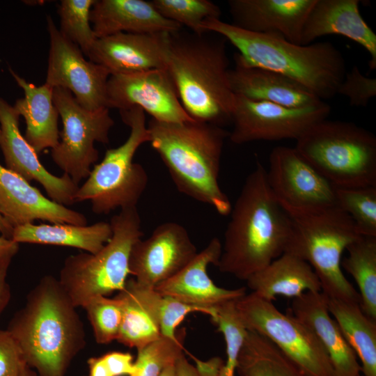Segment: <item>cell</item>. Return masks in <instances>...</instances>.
Instances as JSON below:
<instances>
[{
	"mask_svg": "<svg viewBox=\"0 0 376 376\" xmlns=\"http://www.w3.org/2000/svg\"><path fill=\"white\" fill-rule=\"evenodd\" d=\"M337 94L347 97L350 106L366 107L376 95V79L363 75L354 65L346 72Z\"/></svg>",
	"mask_w": 376,
	"mask_h": 376,
	"instance_id": "cell-39",
	"label": "cell"
},
{
	"mask_svg": "<svg viewBox=\"0 0 376 376\" xmlns=\"http://www.w3.org/2000/svg\"><path fill=\"white\" fill-rule=\"evenodd\" d=\"M328 311L359 360L363 376H376V321L359 303L326 296Z\"/></svg>",
	"mask_w": 376,
	"mask_h": 376,
	"instance_id": "cell-30",
	"label": "cell"
},
{
	"mask_svg": "<svg viewBox=\"0 0 376 376\" xmlns=\"http://www.w3.org/2000/svg\"><path fill=\"white\" fill-rule=\"evenodd\" d=\"M210 309L185 304L170 297L162 296L159 307V324L161 336L175 340L178 336L176 328L190 313L200 312L210 316Z\"/></svg>",
	"mask_w": 376,
	"mask_h": 376,
	"instance_id": "cell-40",
	"label": "cell"
},
{
	"mask_svg": "<svg viewBox=\"0 0 376 376\" xmlns=\"http://www.w3.org/2000/svg\"><path fill=\"white\" fill-rule=\"evenodd\" d=\"M58 279L42 276L7 330L37 376H65L86 345L83 322Z\"/></svg>",
	"mask_w": 376,
	"mask_h": 376,
	"instance_id": "cell-1",
	"label": "cell"
},
{
	"mask_svg": "<svg viewBox=\"0 0 376 376\" xmlns=\"http://www.w3.org/2000/svg\"><path fill=\"white\" fill-rule=\"evenodd\" d=\"M112 233L110 223L105 221L89 226L25 224L13 228L12 240L18 244L70 246L95 253L111 239Z\"/></svg>",
	"mask_w": 376,
	"mask_h": 376,
	"instance_id": "cell-29",
	"label": "cell"
},
{
	"mask_svg": "<svg viewBox=\"0 0 376 376\" xmlns=\"http://www.w3.org/2000/svg\"><path fill=\"white\" fill-rule=\"evenodd\" d=\"M150 142L178 190L229 215L232 204L219 183L221 158L229 132L222 127L191 120L163 123L151 119Z\"/></svg>",
	"mask_w": 376,
	"mask_h": 376,
	"instance_id": "cell-3",
	"label": "cell"
},
{
	"mask_svg": "<svg viewBox=\"0 0 376 376\" xmlns=\"http://www.w3.org/2000/svg\"><path fill=\"white\" fill-rule=\"evenodd\" d=\"M26 366L13 336L7 329H0V376H20Z\"/></svg>",
	"mask_w": 376,
	"mask_h": 376,
	"instance_id": "cell-41",
	"label": "cell"
},
{
	"mask_svg": "<svg viewBox=\"0 0 376 376\" xmlns=\"http://www.w3.org/2000/svg\"><path fill=\"white\" fill-rule=\"evenodd\" d=\"M295 148L335 187L376 185V137L354 123L318 122Z\"/></svg>",
	"mask_w": 376,
	"mask_h": 376,
	"instance_id": "cell-7",
	"label": "cell"
},
{
	"mask_svg": "<svg viewBox=\"0 0 376 376\" xmlns=\"http://www.w3.org/2000/svg\"><path fill=\"white\" fill-rule=\"evenodd\" d=\"M106 106L119 111L138 107L163 123L194 120L184 109L166 69L110 75Z\"/></svg>",
	"mask_w": 376,
	"mask_h": 376,
	"instance_id": "cell-15",
	"label": "cell"
},
{
	"mask_svg": "<svg viewBox=\"0 0 376 376\" xmlns=\"http://www.w3.org/2000/svg\"><path fill=\"white\" fill-rule=\"evenodd\" d=\"M20 376H37V374L33 369L27 366Z\"/></svg>",
	"mask_w": 376,
	"mask_h": 376,
	"instance_id": "cell-49",
	"label": "cell"
},
{
	"mask_svg": "<svg viewBox=\"0 0 376 376\" xmlns=\"http://www.w3.org/2000/svg\"><path fill=\"white\" fill-rule=\"evenodd\" d=\"M180 31L169 35L166 68L179 100L194 120L222 127L231 122L235 102L226 40Z\"/></svg>",
	"mask_w": 376,
	"mask_h": 376,
	"instance_id": "cell-5",
	"label": "cell"
},
{
	"mask_svg": "<svg viewBox=\"0 0 376 376\" xmlns=\"http://www.w3.org/2000/svg\"><path fill=\"white\" fill-rule=\"evenodd\" d=\"M53 102L61 118V141L52 149L54 162L79 184L87 178L99 158L95 142L107 144L114 121L109 109L88 110L81 107L68 90L53 88Z\"/></svg>",
	"mask_w": 376,
	"mask_h": 376,
	"instance_id": "cell-11",
	"label": "cell"
},
{
	"mask_svg": "<svg viewBox=\"0 0 376 376\" xmlns=\"http://www.w3.org/2000/svg\"><path fill=\"white\" fill-rule=\"evenodd\" d=\"M155 9L164 18L185 26L196 35H204L202 24L207 19H219L221 10L209 0H152Z\"/></svg>",
	"mask_w": 376,
	"mask_h": 376,
	"instance_id": "cell-35",
	"label": "cell"
},
{
	"mask_svg": "<svg viewBox=\"0 0 376 376\" xmlns=\"http://www.w3.org/2000/svg\"><path fill=\"white\" fill-rule=\"evenodd\" d=\"M159 376H177L175 362L167 366Z\"/></svg>",
	"mask_w": 376,
	"mask_h": 376,
	"instance_id": "cell-48",
	"label": "cell"
},
{
	"mask_svg": "<svg viewBox=\"0 0 376 376\" xmlns=\"http://www.w3.org/2000/svg\"><path fill=\"white\" fill-rule=\"evenodd\" d=\"M237 311L249 331L269 340L308 376H334L330 360L314 333L292 315L253 292L236 300Z\"/></svg>",
	"mask_w": 376,
	"mask_h": 376,
	"instance_id": "cell-10",
	"label": "cell"
},
{
	"mask_svg": "<svg viewBox=\"0 0 376 376\" xmlns=\"http://www.w3.org/2000/svg\"><path fill=\"white\" fill-rule=\"evenodd\" d=\"M337 207L354 221L359 235L376 237V185L335 187Z\"/></svg>",
	"mask_w": 376,
	"mask_h": 376,
	"instance_id": "cell-34",
	"label": "cell"
},
{
	"mask_svg": "<svg viewBox=\"0 0 376 376\" xmlns=\"http://www.w3.org/2000/svg\"><path fill=\"white\" fill-rule=\"evenodd\" d=\"M240 376H308L265 336L249 331L238 354Z\"/></svg>",
	"mask_w": 376,
	"mask_h": 376,
	"instance_id": "cell-31",
	"label": "cell"
},
{
	"mask_svg": "<svg viewBox=\"0 0 376 376\" xmlns=\"http://www.w3.org/2000/svg\"><path fill=\"white\" fill-rule=\"evenodd\" d=\"M109 223L112 236L98 252L69 256L61 269L58 280L76 308L122 290L130 274L131 249L143 236L137 207L121 209Z\"/></svg>",
	"mask_w": 376,
	"mask_h": 376,
	"instance_id": "cell-6",
	"label": "cell"
},
{
	"mask_svg": "<svg viewBox=\"0 0 376 376\" xmlns=\"http://www.w3.org/2000/svg\"><path fill=\"white\" fill-rule=\"evenodd\" d=\"M122 302L123 320L118 342L136 350L159 339V324L162 296L154 288L127 279L124 288L118 292Z\"/></svg>",
	"mask_w": 376,
	"mask_h": 376,
	"instance_id": "cell-26",
	"label": "cell"
},
{
	"mask_svg": "<svg viewBox=\"0 0 376 376\" xmlns=\"http://www.w3.org/2000/svg\"><path fill=\"white\" fill-rule=\"evenodd\" d=\"M177 376H200L197 369L191 365L182 353L175 361Z\"/></svg>",
	"mask_w": 376,
	"mask_h": 376,
	"instance_id": "cell-46",
	"label": "cell"
},
{
	"mask_svg": "<svg viewBox=\"0 0 376 376\" xmlns=\"http://www.w3.org/2000/svg\"><path fill=\"white\" fill-rule=\"evenodd\" d=\"M97 343L106 345L118 339L123 320V306L117 297L99 296L83 308Z\"/></svg>",
	"mask_w": 376,
	"mask_h": 376,
	"instance_id": "cell-37",
	"label": "cell"
},
{
	"mask_svg": "<svg viewBox=\"0 0 376 376\" xmlns=\"http://www.w3.org/2000/svg\"><path fill=\"white\" fill-rule=\"evenodd\" d=\"M19 249V244L10 238L0 236V269L9 267Z\"/></svg>",
	"mask_w": 376,
	"mask_h": 376,
	"instance_id": "cell-43",
	"label": "cell"
},
{
	"mask_svg": "<svg viewBox=\"0 0 376 376\" xmlns=\"http://www.w3.org/2000/svg\"><path fill=\"white\" fill-rule=\"evenodd\" d=\"M266 178L280 205L290 217L337 207L335 186L295 149L279 146L269 158Z\"/></svg>",
	"mask_w": 376,
	"mask_h": 376,
	"instance_id": "cell-12",
	"label": "cell"
},
{
	"mask_svg": "<svg viewBox=\"0 0 376 376\" xmlns=\"http://www.w3.org/2000/svg\"><path fill=\"white\" fill-rule=\"evenodd\" d=\"M221 250L220 240L212 238L184 268L154 289L162 296L206 309L243 297L246 294V288L226 289L219 287L207 274L208 265H217Z\"/></svg>",
	"mask_w": 376,
	"mask_h": 376,
	"instance_id": "cell-20",
	"label": "cell"
},
{
	"mask_svg": "<svg viewBox=\"0 0 376 376\" xmlns=\"http://www.w3.org/2000/svg\"><path fill=\"white\" fill-rule=\"evenodd\" d=\"M359 3V0H316L305 22L301 45L311 44L326 35H341L369 53L368 66L375 70L376 34L362 17Z\"/></svg>",
	"mask_w": 376,
	"mask_h": 376,
	"instance_id": "cell-22",
	"label": "cell"
},
{
	"mask_svg": "<svg viewBox=\"0 0 376 376\" xmlns=\"http://www.w3.org/2000/svg\"><path fill=\"white\" fill-rule=\"evenodd\" d=\"M9 71L22 88L24 96L13 106L26 123L24 138L38 155L47 148H54L59 142L58 111L53 102V88L44 84L36 86Z\"/></svg>",
	"mask_w": 376,
	"mask_h": 376,
	"instance_id": "cell-28",
	"label": "cell"
},
{
	"mask_svg": "<svg viewBox=\"0 0 376 376\" xmlns=\"http://www.w3.org/2000/svg\"><path fill=\"white\" fill-rule=\"evenodd\" d=\"M95 0H62L58 8L59 31L88 56L97 39L90 22V13Z\"/></svg>",
	"mask_w": 376,
	"mask_h": 376,
	"instance_id": "cell-36",
	"label": "cell"
},
{
	"mask_svg": "<svg viewBox=\"0 0 376 376\" xmlns=\"http://www.w3.org/2000/svg\"><path fill=\"white\" fill-rule=\"evenodd\" d=\"M185 332L181 330L176 339L161 336L157 340L137 350L134 361L136 371L130 376H159L169 365L183 353Z\"/></svg>",
	"mask_w": 376,
	"mask_h": 376,
	"instance_id": "cell-38",
	"label": "cell"
},
{
	"mask_svg": "<svg viewBox=\"0 0 376 376\" xmlns=\"http://www.w3.org/2000/svg\"><path fill=\"white\" fill-rule=\"evenodd\" d=\"M119 113L130 128L128 138L118 147L106 151L75 196V203L90 201L95 214H107L117 208L136 207L148 184L144 168L133 162L139 148L150 142L145 112L132 107Z\"/></svg>",
	"mask_w": 376,
	"mask_h": 376,
	"instance_id": "cell-9",
	"label": "cell"
},
{
	"mask_svg": "<svg viewBox=\"0 0 376 376\" xmlns=\"http://www.w3.org/2000/svg\"><path fill=\"white\" fill-rule=\"evenodd\" d=\"M13 228L7 222L0 212V236L12 239Z\"/></svg>",
	"mask_w": 376,
	"mask_h": 376,
	"instance_id": "cell-47",
	"label": "cell"
},
{
	"mask_svg": "<svg viewBox=\"0 0 376 376\" xmlns=\"http://www.w3.org/2000/svg\"><path fill=\"white\" fill-rule=\"evenodd\" d=\"M251 292L269 301L277 296L296 298L306 292H320V282L304 260L288 252L272 261L246 281Z\"/></svg>",
	"mask_w": 376,
	"mask_h": 376,
	"instance_id": "cell-27",
	"label": "cell"
},
{
	"mask_svg": "<svg viewBox=\"0 0 376 376\" xmlns=\"http://www.w3.org/2000/svg\"><path fill=\"white\" fill-rule=\"evenodd\" d=\"M360 376H363V375H360Z\"/></svg>",
	"mask_w": 376,
	"mask_h": 376,
	"instance_id": "cell-51",
	"label": "cell"
},
{
	"mask_svg": "<svg viewBox=\"0 0 376 376\" xmlns=\"http://www.w3.org/2000/svg\"><path fill=\"white\" fill-rule=\"evenodd\" d=\"M237 299L213 306L210 315L218 331L222 333L226 343L227 359L219 376H235L237 357L249 332L237 311Z\"/></svg>",
	"mask_w": 376,
	"mask_h": 376,
	"instance_id": "cell-33",
	"label": "cell"
},
{
	"mask_svg": "<svg viewBox=\"0 0 376 376\" xmlns=\"http://www.w3.org/2000/svg\"><path fill=\"white\" fill-rule=\"evenodd\" d=\"M49 51L45 84L72 93L84 108H107L109 71L84 57L80 48L66 38L50 16L47 17Z\"/></svg>",
	"mask_w": 376,
	"mask_h": 376,
	"instance_id": "cell-14",
	"label": "cell"
},
{
	"mask_svg": "<svg viewBox=\"0 0 376 376\" xmlns=\"http://www.w3.org/2000/svg\"><path fill=\"white\" fill-rule=\"evenodd\" d=\"M0 212L14 228L35 220L86 226L84 214L45 197L15 172L0 164Z\"/></svg>",
	"mask_w": 376,
	"mask_h": 376,
	"instance_id": "cell-19",
	"label": "cell"
},
{
	"mask_svg": "<svg viewBox=\"0 0 376 376\" xmlns=\"http://www.w3.org/2000/svg\"><path fill=\"white\" fill-rule=\"evenodd\" d=\"M288 309L316 336L330 360L334 376L361 375L359 359L330 315L321 291L306 292L294 298Z\"/></svg>",
	"mask_w": 376,
	"mask_h": 376,
	"instance_id": "cell-23",
	"label": "cell"
},
{
	"mask_svg": "<svg viewBox=\"0 0 376 376\" xmlns=\"http://www.w3.org/2000/svg\"><path fill=\"white\" fill-rule=\"evenodd\" d=\"M102 357L113 376H130L136 371L133 357L128 352H110Z\"/></svg>",
	"mask_w": 376,
	"mask_h": 376,
	"instance_id": "cell-42",
	"label": "cell"
},
{
	"mask_svg": "<svg viewBox=\"0 0 376 376\" xmlns=\"http://www.w3.org/2000/svg\"><path fill=\"white\" fill-rule=\"evenodd\" d=\"M316 0H229L231 24L258 33H277L301 45L306 18Z\"/></svg>",
	"mask_w": 376,
	"mask_h": 376,
	"instance_id": "cell-21",
	"label": "cell"
},
{
	"mask_svg": "<svg viewBox=\"0 0 376 376\" xmlns=\"http://www.w3.org/2000/svg\"><path fill=\"white\" fill-rule=\"evenodd\" d=\"M8 269H0V315L8 306L11 297L10 288L7 281Z\"/></svg>",
	"mask_w": 376,
	"mask_h": 376,
	"instance_id": "cell-44",
	"label": "cell"
},
{
	"mask_svg": "<svg viewBox=\"0 0 376 376\" xmlns=\"http://www.w3.org/2000/svg\"><path fill=\"white\" fill-rule=\"evenodd\" d=\"M346 251L341 267L358 286L361 310L376 321V237L359 235Z\"/></svg>",
	"mask_w": 376,
	"mask_h": 376,
	"instance_id": "cell-32",
	"label": "cell"
},
{
	"mask_svg": "<svg viewBox=\"0 0 376 376\" xmlns=\"http://www.w3.org/2000/svg\"><path fill=\"white\" fill-rule=\"evenodd\" d=\"M230 214L217 267L246 281L285 251L292 230L291 217L272 194L258 161Z\"/></svg>",
	"mask_w": 376,
	"mask_h": 376,
	"instance_id": "cell-2",
	"label": "cell"
},
{
	"mask_svg": "<svg viewBox=\"0 0 376 376\" xmlns=\"http://www.w3.org/2000/svg\"><path fill=\"white\" fill-rule=\"evenodd\" d=\"M90 22L96 38L118 33H173L182 27L164 18L143 0H95Z\"/></svg>",
	"mask_w": 376,
	"mask_h": 376,
	"instance_id": "cell-25",
	"label": "cell"
},
{
	"mask_svg": "<svg viewBox=\"0 0 376 376\" xmlns=\"http://www.w3.org/2000/svg\"><path fill=\"white\" fill-rule=\"evenodd\" d=\"M235 66L229 71L231 88L235 95L288 107H304L321 100L308 88L280 73L246 64L236 52Z\"/></svg>",
	"mask_w": 376,
	"mask_h": 376,
	"instance_id": "cell-24",
	"label": "cell"
},
{
	"mask_svg": "<svg viewBox=\"0 0 376 376\" xmlns=\"http://www.w3.org/2000/svg\"><path fill=\"white\" fill-rule=\"evenodd\" d=\"M89 376H113L102 357H91L87 361Z\"/></svg>",
	"mask_w": 376,
	"mask_h": 376,
	"instance_id": "cell-45",
	"label": "cell"
},
{
	"mask_svg": "<svg viewBox=\"0 0 376 376\" xmlns=\"http://www.w3.org/2000/svg\"><path fill=\"white\" fill-rule=\"evenodd\" d=\"M0 136H1V130H0Z\"/></svg>",
	"mask_w": 376,
	"mask_h": 376,
	"instance_id": "cell-50",
	"label": "cell"
},
{
	"mask_svg": "<svg viewBox=\"0 0 376 376\" xmlns=\"http://www.w3.org/2000/svg\"><path fill=\"white\" fill-rule=\"evenodd\" d=\"M169 33H118L97 38L87 56L110 75L166 69Z\"/></svg>",
	"mask_w": 376,
	"mask_h": 376,
	"instance_id": "cell-18",
	"label": "cell"
},
{
	"mask_svg": "<svg viewBox=\"0 0 376 376\" xmlns=\"http://www.w3.org/2000/svg\"><path fill=\"white\" fill-rule=\"evenodd\" d=\"M19 119L14 107L0 97V148L6 167L29 183L33 180L39 182L55 203L72 205L79 185L68 175L58 177L43 166L37 152L21 134Z\"/></svg>",
	"mask_w": 376,
	"mask_h": 376,
	"instance_id": "cell-17",
	"label": "cell"
},
{
	"mask_svg": "<svg viewBox=\"0 0 376 376\" xmlns=\"http://www.w3.org/2000/svg\"><path fill=\"white\" fill-rule=\"evenodd\" d=\"M324 101L304 107H288L235 95L229 139L235 144L255 141H296L313 125L329 116Z\"/></svg>",
	"mask_w": 376,
	"mask_h": 376,
	"instance_id": "cell-13",
	"label": "cell"
},
{
	"mask_svg": "<svg viewBox=\"0 0 376 376\" xmlns=\"http://www.w3.org/2000/svg\"><path fill=\"white\" fill-rule=\"evenodd\" d=\"M291 219L292 230L285 252L310 265L324 295L360 304L359 292L341 267L343 252L359 236L351 217L334 207Z\"/></svg>",
	"mask_w": 376,
	"mask_h": 376,
	"instance_id": "cell-8",
	"label": "cell"
},
{
	"mask_svg": "<svg viewBox=\"0 0 376 376\" xmlns=\"http://www.w3.org/2000/svg\"><path fill=\"white\" fill-rule=\"evenodd\" d=\"M197 253L185 228L176 222H166L156 227L149 237L134 244L130 274L138 283L155 288L180 272Z\"/></svg>",
	"mask_w": 376,
	"mask_h": 376,
	"instance_id": "cell-16",
	"label": "cell"
},
{
	"mask_svg": "<svg viewBox=\"0 0 376 376\" xmlns=\"http://www.w3.org/2000/svg\"><path fill=\"white\" fill-rule=\"evenodd\" d=\"M201 28L229 41L246 64L286 76L322 101L337 95L347 72L343 54L329 41L299 45L277 33L247 31L220 19H207Z\"/></svg>",
	"mask_w": 376,
	"mask_h": 376,
	"instance_id": "cell-4",
	"label": "cell"
}]
</instances>
